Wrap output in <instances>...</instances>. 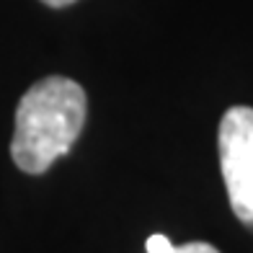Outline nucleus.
Masks as SVG:
<instances>
[{
	"label": "nucleus",
	"instance_id": "4",
	"mask_svg": "<svg viewBox=\"0 0 253 253\" xmlns=\"http://www.w3.org/2000/svg\"><path fill=\"white\" fill-rule=\"evenodd\" d=\"M44 5H49V8H67V5H73L78 3V0H42Z\"/></svg>",
	"mask_w": 253,
	"mask_h": 253
},
{
	"label": "nucleus",
	"instance_id": "3",
	"mask_svg": "<svg viewBox=\"0 0 253 253\" xmlns=\"http://www.w3.org/2000/svg\"><path fill=\"white\" fill-rule=\"evenodd\" d=\"M145 253H220L214 246L204 243V240H194V243L173 246L163 233H153L145 243Z\"/></svg>",
	"mask_w": 253,
	"mask_h": 253
},
{
	"label": "nucleus",
	"instance_id": "1",
	"mask_svg": "<svg viewBox=\"0 0 253 253\" xmlns=\"http://www.w3.org/2000/svg\"><path fill=\"white\" fill-rule=\"evenodd\" d=\"M85 90L62 75L34 83L16 106L10 158L24 173L39 176L70 153L85 124Z\"/></svg>",
	"mask_w": 253,
	"mask_h": 253
},
{
	"label": "nucleus",
	"instance_id": "2",
	"mask_svg": "<svg viewBox=\"0 0 253 253\" xmlns=\"http://www.w3.org/2000/svg\"><path fill=\"white\" fill-rule=\"evenodd\" d=\"M220 170L230 210L243 225L253 227V109L233 106L225 111L217 132Z\"/></svg>",
	"mask_w": 253,
	"mask_h": 253
}]
</instances>
